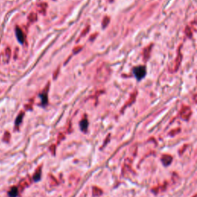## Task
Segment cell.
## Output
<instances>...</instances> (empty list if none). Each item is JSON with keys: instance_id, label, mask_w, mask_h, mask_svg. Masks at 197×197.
Segmentation results:
<instances>
[{"instance_id": "1", "label": "cell", "mask_w": 197, "mask_h": 197, "mask_svg": "<svg viewBox=\"0 0 197 197\" xmlns=\"http://www.w3.org/2000/svg\"><path fill=\"white\" fill-rule=\"evenodd\" d=\"M109 76V69H108V67L105 66V65H103V66H101V67L97 70V73L95 75V81L97 82H104L107 80L108 77Z\"/></svg>"}, {"instance_id": "2", "label": "cell", "mask_w": 197, "mask_h": 197, "mask_svg": "<svg viewBox=\"0 0 197 197\" xmlns=\"http://www.w3.org/2000/svg\"><path fill=\"white\" fill-rule=\"evenodd\" d=\"M133 73H134L135 76L137 79V80H141L143 79L145 77L146 74V69L145 66H136L133 69Z\"/></svg>"}, {"instance_id": "3", "label": "cell", "mask_w": 197, "mask_h": 197, "mask_svg": "<svg viewBox=\"0 0 197 197\" xmlns=\"http://www.w3.org/2000/svg\"><path fill=\"white\" fill-rule=\"evenodd\" d=\"M180 117L182 118L184 120H189V119L190 118L191 114H192V111H191L190 108L189 106H182V109L180 111Z\"/></svg>"}, {"instance_id": "4", "label": "cell", "mask_w": 197, "mask_h": 197, "mask_svg": "<svg viewBox=\"0 0 197 197\" xmlns=\"http://www.w3.org/2000/svg\"><path fill=\"white\" fill-rule=\"evenodd\" d=\"M15 36H16V38H17L18 41L21 44H23L24 42H25V39H26V36L24 35L23 32L22 31V29L17 26L15 28Z\"/></svg>"}, {"instance_id": "5", "label": "cell", "mask_w": 197, "mask_h": 197, "mask_svg": "<svg viewBox=\"0 0 197 197\" xmlns=\"http://www.w3.org/2000/svg\"><path fill=\"white\" fill-rule=\"evenodd\" d=\"M161 161L163 163V164L166 166H170L171 164V163L173 162V157L168 154H164L163 155V157L161 158Z\"/></svg>"}, {"instance_id": "6", "label": "cell", "mask_w": 197, "mask_h": 197, "mask_svg": "<svg viewBox=\"0 0 197 197\" xmlns=\"http://www.w3.org/2000/svg\"><path fill=\"white\" fill-rule=\"evenodd\" d=\"M8 195L9 197H17L19 195V189L17 186H12L8 192Z\"/></svg>"}, {"instance_id": "7", "label": "cell", "mask_w": 197, "mask_h": 197, "mask_svg": "<svg viewBox=\"0 0 197 197\" xmlns=\"http://www.w3.org/2000/svg\"><path fill=\"white\" fill-rule=\"evenodd\" d=\"M79 126L81 130L82 131V132H84V133H86V132L87 131V129H88V126H89L88 120H87L86 119H83L81 122H80Z\"/></svg>"}, {"instance_id": "8", "label": "cell", "mask_w": 197, "mask_h": 197, "mask_svg": "<svg viewBox=\"0 0 197 197\" xmlns=\"http://www.w3.org/2000/svg\"><path fill=\"white\" fill-rule=\"evenodd\" d=\"M41 176H42V168L41 167H39V168L36 170V173L33 175V181L34 182H39V180L41 179Z\"/></svg>"}, {"instance_id": "9", "label": "cell", "mask_w": 197, "mask_h": 197, "mask_svg": "<svg viewBox=\"0 0 197 197\" xmlns=\"http://www.w3.org/2000/svg\"><path fill=\"white\" fill-rule=\"evenodd\" d=\"M23 116H24V112H20L19 116H17V118H16L15 122V126H16V127H19V125L21 124L22 119H23Z\"/></svg>"}, {"instance_id": "10", "label": "cell", "mask_w": 197, "mask_h": 197, "mask_svg": "<svg viewBox=\"0 0 197 197\" xmlns=\"http://www.w3.org/2000/svg\"><path fill=\"white\" fill-rule=\"evenodd\" d=\"M150 50H151V46H149L146 49H144V53H143V56H144V60L146 61L147 60H149L150 54Z\"/></svg>"}, {"instance_id": "11", "label": "cell", "mask_w": 197, "mask_h": 197, "mask_svg": "<svg viewBox=\"0 0 197 197\" xmlns=\"http://www.w3.org/2000/svg\"><path fill=\"white\" fill-rule=\"evenodd\" d=\"M41 97V101H42V105H47L48 103V95L47 93H43L42 95H40Z\"/></svg>"}, {"instance_id": "12", "label": "cell", "mask_w": 197, "mask_h": 197, "mask_svg": "<svg viewBox=\"0 0 197 197\" xmlns=\"http://www.w3.org/2000/svg\"><path fill=\"white\" fill-rule=\"evenodd\" d=\"M92 194H93L94 196H98V195H100L102 193V191L100 189L98 188V187H93L92 188Z\"/></svg>"}, {"instance_id": "13", "label": "cell", "mask_w": 197, "mask_h": 197, "mask_svg": "<svg viewBox=\"0 0 197 197\" xmlns=\"http://www.w3.org/2000/svg\"><path fill=\"white\" fill-rule=\"evenodd\" d=\"M29 19L31 22H34V21H36V19H37V15H36V14L34 13V12H32V13H30V15H29Z\"/></svg>"}, {"instance_id": "14", "label": "cell", "mask_w": 197, "mask_h": 197, "mask_svg": "<svg viewBox=\"0 0 197 197\" xmlns=\"http://www.w3.org/2000/svg\"><path fill=\"white\" fill-rule=\"evenodd\" d=\"M109 23V18L106 16V17L104 18L103 21H102V27L105 29V28L108 26V24Z\"/></svg>"}, {"instance_id": "15", "label": "cell", "mask_w": 197, "mask_h": 197, "mask_svg": "<svg viewBox=\"0 0 197 197\" xmlns=\"http://www.w3.org/2000/svg\"><path fill=\"white\" fill-rule=\"evenodd\" d=\"M193 197H197V195H195Z\"/></svg>"}]
</instances>
